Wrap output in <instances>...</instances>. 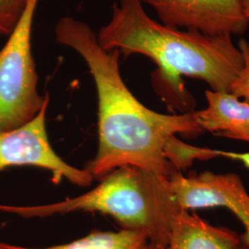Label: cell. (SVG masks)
<instances>
[{"label": "cell", "mask_w": 249, "mask_h": 249, "mask_svg": "<svg viewBox=\"0 0 249 249\" xmlns=\"http://www.w3.org/2000/svg\"><path fill=\"white\" fill-rule=\"evenodd\" d=\"M54 36L58 44L80 54L96 86L98 151L86 170L94 178L133 166L169 178L177 171L165 154L170 140L178 134L204 132L193 112L165 115L145 107L122 79L119 51L104 49L97 34L86 22L63 17L55 24Z\"/></svg>", "instance_id": "obj_1"}, {"label": "cell", "mask_w": 249, "mask_h": 249, "mask_svg": "<svg viewBox=\"0 0 249 249\" xmlns=\"http://www.w3.org/2000/svg\"><path fill=\"white\" fill-rule=\"evenodd\" d=\"M106 50L124 57L142 54L158 67L159 77L178 99L187 101L182 77L205 81L213 90L230 92L243 68V56L230 36H210L160 23L146 13L141 0H118L112 17L97 34Z\"/></svg>", "instance_id": "obj_2"}, {"label": "cell", "mask_w": 249, "mask_h": 249, "mask_svg": "<svg viewBox=\"0 0 249 249\" xmlns=\"http://www.w3.org/2000/svg\"><path fill=\"white\" fill-rule=\"evenodd\" d=\"M48 105L49 97L30 122L0 133V172L15 166H35L49 171L54 184L67 179L76 186H89L93 177L87 170L68 164L53 151L46 130Z\"/></svg>", "instance_id": "obj_5"}, {"label": "cell", "mask_w": 249, "mask_h": 249, "mask_svg": "<svg viewBox=\"0 0 249 249\" xmlns=\"http://www.w3.org/2000/svg\"><path fill=\"white\" fill-rule=\"evenodd\" d=\"M0 249H36V248H27V247H21V246H16V245H11L9 243L1 242L0 241Z\"/></svg>", "instance_id": "obj_15"}, {"label": "cell", "mask_w": 249, "mask_h": 249, "mask_svg": "<svg viewBox=\"0 0 249 249\" xmlns=\"http://www.w3.org/2000/svg\"><path fill=\"white\" fill-rule=\"evenodd\" d=\"M97 212L113 217L123 229L144 233L153 246L166 249L172 224L180 212L168 178L133 166L107 174L97 187L80 196L38 206L0 204V212L41 218L73 212Z\"/></svg>", "instance_id": "obj_3"}, {"label": "cell", "mask_w": 249, "mask_h": 249, "mask_svg": "<svg viewBox=\"0 0 249 249\" xmlns=\"http://www.w3.org/2000/svg\"><path fill=\"white\" fill-rule=\"evenodd\" d=\"M241 243L240 248L239 249H249V242L247 240H245L242 236L240 235Z\"/></svg>", "instance_id": "obj_17"}, {"label": "cell", "mask_w": 249, "mask_h": 249, "mask_svg": "<svg viewBox=\"0 0 249 249\" xmlns=\"http://www.w3.org/2000/svg\"><path fill=\"white\" fill-rule=\"evenodd\" d=\"M243 6V9L245 10V13L249 20V0H240Z\"/></svg>", "instance_id": "obj_16"}, {"label": "cell", "mask_w": 249, "mask_h": 249, "mask_svg": "<svg viewBox=\"0 0 249 249\" xmlns=\"http://www.w3.org/2000/svg\"><path fill=\"white\" fill-rule=\"evenodd\" d=\"M168 186L181 211L225 208L244 224L241 235L249 242V193L236 174H215L205 171L184 177L176 171L168 178Z\"/></svg>", "instance_id": "obj_6"}, {"label": "cell", "mask_w": 249, "mask_h": 249, "mask_svg": "<svg viewBox=\"0 0 249 249\" xmlns=\"http://www.w3.org/2000/svg\"><path fill=\"white\" fill-rule=\"evenodd\" d=\"M216 157H224L231 160H239L249 169V152H232V151L214 150Z\"/></svg>", "instance_id": "obj_14"}, {"label": "cell", "mask_w": 249, "mask_h": 249, "mask_svg": "<svg viewBox=\"0 0 249 249\" xmlns=\"http://www.w3.org/2000/svg\"><path fill=\"white\" fill-rule=\"evenodd\" d=\"M165 154L172 166L179 172L190 166L194 160H209L216 157L213 149L188 145L181 142L177 136L170 140L165 149Z\"/></svg>", "instance_id": "obj_11"}, {"label": "cell", "mask_w": 249, "mask_h": 249, "mask_svg": "<svg viewBox=\"0 0 249 249\" xmlns=\"http://www.w3.org/2000/svg\"><path fill=\"white\" fill-rule=\"evenodd\" d=\"M166 26L183 27L210 36H241L249 20L240 0H141Z\"/></svg>", "instance_id": "obj_7"}, {"label": "cell", "mask_w": 249, "mask_h": 249, "mask_svg": "<svg viewBox=\"0 0 249 249\" xmlns=\"http://www.w3.org/2000/svg\"><path fill=\"white\" fill-rule=\"evenodd\" d=\"M40 0L26 9L0 50V133L20 127L36 117L48 95L38 92V74L32 52V34Z\"/></svg>", "instance_id": "obj_4"}, {"label": "cell", "mask_w": 249, "mask_h": 249, "mask_svg": "<svg viewBox=\"0 0 249 249\" xmlns=\"http://www.w3.org/2000/svg\"><path fill=\"white\" fill-rule=\"evenodd\" d=\"M29 0H0V36H9L26 9Z\"/></svg>", "instance_id": "obj_12"}, {"label": "cell", "mask_w": 249, "mask_h": 249, "mask_svg": "<svg viewBox=\"0 0 249 249\" xmlns=\"http://www.w3.org/2000/svg\"><path fill=\"white\" fill-rule=\"evenodd\" d=\"M40 249H166L153 246L140 231L122 229L118 231H91L68 244Z\"/></svg>", "instance_id": "obj_10"}, {"label": "cell", "mask_w": 249, "mask_h": 249, "mask_svg": "<svg viewBox=\"0 0 249 249\" xmlns=\"http://www.w3.org/2000/svg\"><path fill=\"white\" fill-rule=\"evenodd\" d=\"M208 106L193 112L204 131L249 142V104L228 91L206 90Z\"/></svg>", "instance_id": "obj_8"}, {"label": "cell", "mask_w": 249, "mask_h": 249, "mask_svg": "<svg viewBox=\"0 0 249 249\" xmlns=\"http://www.w3.org/2000/svg\"><path fill=\"white\" fill-rule=\"evenodd\" d=\"M240 235L182 211L176 216L166 249H239Z\"/></svg>", "instance_id": "obj_9"}, {"label": "cell", "mask_w": 249, "mask_h": 249, "mask_svg": "<svg viewBox=\"0 0 249 249\" xmlns=\"http://www.w3.org/2000/svg\"><path fill=\"white\" fill-rule=\"evenodd\" d=\"M238 49L243 56V68L237 78L231 83L230 92L237 98H244L249 104V43L245 39H240Z\"/></svg>", "instance_id": "obj_13"}]
</instances>
